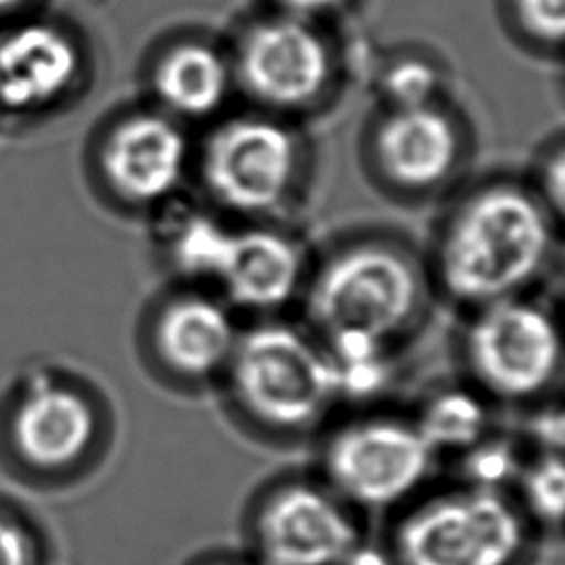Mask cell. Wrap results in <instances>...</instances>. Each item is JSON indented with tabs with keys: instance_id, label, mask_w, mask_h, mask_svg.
Wrapping results in <instances>:
<instances>
[{
	"instance_id": "obj_28",
	"label": "cell",
	"mask_w": 565,
	"mask_h": 565,
	"mask_svg": "<svg viewBox=\"0 0 565 565\" xmlns=\"http://www.w3.org/2000/svg\"><path fill=\"white\" fill-rule=\"evenodd\" d=\"M199 565H256V563H247V561H238V558H212V561H203Z\"/></svg>"
},
{
	"instance_id": "obj_22",
	"label": "cell",
	"mask_w": 565,
	"mask_h": 565,
	"mask_svg": "<svg viewBox=\"0 0 565 565\" xmlns=\"http://www.w3.org/2000/svg\"><path fill=\"white\" fill-rule=\"evenodd\" d=\"M516 24L539 44L558 46L565 33V0H512Z\"/></svg>"
},
{
	"instance_id": "obj_1",
	"label": "cell",
	"mask_w": 565,
	"mask_h": 565,
	"mask_svg": "<svg viewBox=\"0 0 565 565\" xmlns=\"http://www.w3.org/2000/svg\"><path fill=\"white\" fill-rule=\"evenodd\" d=\"M547 205L512 183L470 194L439 238L437 274L459 302L488 305L521 296L552 252Z\"/></svg>"
},
{
	"instance_id": "obj_13",
	"label": "cell",
	"mask_w": 565,
	"mask_h": 565,
	"mask_svg": "<svg viewBox=\"0 0 565 565\" xmlns=\"http://www.w3.org/2000/svg\"><path fill=\"white\" fill-rule=\"evenodd\" d=\"M305 258L298 243L267 227H230L221 243L212 278L234 307L271 311L300 289Z\"/></svg>"
},
{
	"instance_id": "obj_10",
	"label": "cell",
	"mask_w": 565,
	"mask_h": 565,
	"mask_svg": "<svg viewBox=\"0 0 565 565\" xmlns=\"http://www.w3.org/2000/svg\"><path fill=\"white\" fill-rule=\"evenodd\" d=\"M234 79L271 110H300L331 86L335 60L309 20L276 15L252 24L232 64Z\"/></svg>"
},
{
	"instance_id": "obj_9",
	"label": "cell",
	"mask_w": 565,
	"mask_h": 565,
	"mask_svg": "<svg viewBox=\"0 0 565 565\" xmlns=\"http://www.w3.org/2000/svg\"><path fill=\"white\" fill-rule=\"evenodd\" d=\"M249 541L256 565H340L362 532L324 481L287 479L254 503Z\"/></svg>"
},
{
	"instance_id": "obj_20",
	"label": "cell",
	"mask_w": 565,
	"mask_h": 565,
	"mask_svg": "<svg viewBox=\"0 0 565 565\" xmlns=\"http://www.w3.org/2000/svg\"><path fill=\"white\" fill-rule=\"evenodd\" d=\"M439 84V71L419 57L391 62L380 79L388 108H417L435 104Z\"/></svg>"
},
{
	"instance_id": "obj_17",
	"label": "cell",
	"mask_w": 565,
	"mask_h": 565,
	"mask_svg": "<svg viewBox=\"0 0 565 565\" xmlns=\"http://www.w3.org/2000/svg\"><path fill=\"white\" fill-rule=\"evenodd\" d=\"M413 424L435 455H461L488 435V408L475 393L450 388L428 397Z\"/></svg>"
},
{
	"instance_id": "obj_18",
	"label": "cell",
	"mask_w": 565,
	"mask_h": 565,
	"mask_svg": "<svg viewBox=\"0 0 565 565\" xmlns=\"http://www.w3.org/2000/svg\"><path fill=\"white\" fill-rule=\"evenodd\" d=\"M514 488V501L532 527H561L565 497V468L561 452H541L534 461L523 463Z\"/></svg>"
},
{
	"instance_id": "obj_21",
	"label": "cell",
	"mask_w": 565,
	"mask_h": 565,
	"mask_svg": "<svg viewBox=\"0 0 565 565\" xmlns=\"http://www.w3.org/2000/svg\"><path fill=\"white\" fill-rule=\"evenodd\" d=\"M44 539L15 503L0 497V565H44Z\"/></svg>"
},
{
	"instance_id": "obj_27",
	"label": "cell",
	"mask_w": 565,
	"mask_h": 565,
	"mask_svg": "<svg viewBox=\"0 0 565 565\" xmlns=\"http://www.w3.org/2000/svg\"><path fill=\"white\" fill-rule=\"evenodd\" d=\"M31 0H0V15H13L22 7H26Z\"/></svg>"
},
{
	"instance_id": "obj_26",
	"label": "cell",
	"mask_w": 565,
	"mask_h": 565,
	"mask_svg": "<svg viewBox=\"0 0 565 565\" xmlns=\"http://www.w3.org/2000/svg\"><path fill=\"white\" fill-rule=\"evenodd\" d=\"M565 163H563V150L556 148L554 157L547 161L545 170V183H547V203L561 210L563 205V185H565Z\"/></svg>"
},
{
	"instance_id": "obj_16",
	"label": "cell",
	"mask_w": 565,
	"mask_h": 565,
	"mask_svg": "<svg viewBox=\"0 0 565 565\" xmlns=\"http://www.w3.org/2000/svg\"><path fill=\"white\" fill-rule=\"evenodd\" d=\"M232 62L205 42H181L163 51L152 88L170 117L203 119L216 113L232 88Z\"/></svg>"
},
{
	"instance_id": "obj_23",
	"label": "cell",
	"mask_w": 565,
	"mask_h": 565,
	"mask_svg": "<svg viewBox=\"0 0 565 565\" xmlns=\"http://www.w3.org/2000/svg\"><path fill=\"white\" fill-rule=\"evenodd\" d=\"M530 435L541 452H561L563 448V413L558 406L534 413Z\"/></svg>"
},
{
	"instance_id": "obj_6",
	"label": "cell",
	"mask_w": 565,
	"mask_h": 565,
	"mask_svg": "<svg viewBox=\"0 0 565 565\" xmlns=\"http://www.w3.org/2000/svg\"><path fill=\"white\" fill-rule=\"evenodd\" d=\"M435 452L413 422L362 417L338 428L324 446V483L351 508L404 505L430 475Z\"/></svg>"
},
{
	"instance_id": "obj_25",
	"label": "cell",
	"mask_w": 565,
	"mask_h": 565,
	"mask_svg": "<svg viewBox=\"0 0 565 565\" xmlns=\"http://www.w3.org/2000/svg\"><path fill=\"white\" fill-rule=\"evenodd\" d=\"M285 15H294V18H300V20H313L322 13H329L333 11L342 0H276Z\"/></svg>"
},
{
	"instance_id": "obj_11",
	"label": "cell",
	"mask_w": 565,
	"mask_h": 565,
	"mask_svg": "<svg viewBox=\"0 0 565 565\" xmlns=\"http://www.w3.org/2000/svg\"><path fill=\"white\" fill-rule=\"evenodd\" d=\"M97 166L115 196L130 205H154L183 181L188 139L166 113H132L110 126Z\"/></svg>"
},
{
	"instance_id": "obj_5",
	"label": "cell",
	"mask_w": 565,
	"mask_h": 565,
	"mask_svg": "<svg viewBox=\"0 0 565 565\" xmlns=\"http://www.w3.org/2000/svg\"><path fill=\"white\" fill-rule=\"evenodd\" d=\"M97 439L99 417L93 402L68 382L35 377L4 417L2 455L13 477L55 486L86 468Z\"/></svg>"
},
{
	"instance_id": "obj_4",
	"label": "cell",
	"mask_w": 565,
	"mask_h": 565,
	"mask_svg": "<svg viewBox=\"0 0 565 565\" xmlns=\"http://www.w3.org/2000/svg\"><path fill=\"white\" fill-rule=\"evenodd\" d=\"M419 300L415 265L382 243H360L333 254L309 287V313L327 338L360 333L391 344L415 318Z\"/></svg>"
},
{
	"instance_id": "obj_7",
	"label": "cell",
	"mask_w": 565,
	"mask_h": 565,
	"mask_svg": "<svg viewBox=\"0 0 565 565\" xmlns=\"http://www.w3.org/2000/svg\"><path fill=\"white\" fill-rule=\"evenodd\" d=\"M463 351L479 384L510 402L545 393L561 369L556 320L521 296L477 307Z\"/></svg>"
},
{
	"instance_id": "obj_24",
	"label": "cell",
	"mask_w": 565,
	"mask_h": 565,
	"mask_svg": "<svg viewBox=\"0 0 565 565\" xmlns=\"http://www.w3.org/2000/svg\"><path fill=\"white\" fill-rule=\"evenodd\" d=\"M340 565H397L386 545H371L364 539L358 541Z\"/></svg>"
},
{
	"instance_id": "obj_15",
	"label": "cell",
	"mask_w": 565,
	"mask_h": 565,
	"mask_svg": "<svg viewBox=\"0 0 565 565\" xmlns=\"http://www.w3.org/2000/svg\"><path fill=\"white\" fill-rule=\"evenodd\" d=\"M152 340L170 371L185 380H207L227 369L238 331L223 302L181 296L159 311Z\"/></svg>"
},
{
	"instance_id": "obj_2",
	"label": "cell",
	"mask_w": 565,
	"mask_h": 565,
	"mask_svg": "<svg viewBox=\"0 0 565 565\" xmlns=\"http://www.w3.org/2000/svg\"><path fill=\"white\" fill-rule=\"evenodd\" d=\"M530 534L510 492L459 483L411 499L386 547L397 565H521Z\"/></svg>"
},
{
	"instance_id": "obj_8",
	"label": "cell",
	"mask_w": 565,
	"mask_h": 565,
	"mask_svg": "<svg viewBox=\"0 0 565 565\" xmlns=\"http://www.w3.org/2000/svg\"><path fill=\"white\" fill-rule=\"evenodd\" d=\"M300 146L291 128L265 115L218 124L201 152V177L216 203L238 214L280 207L298 177Z\"/></svg>"
},
{
	"instance_id": "obj_14",
	"label": "cell",
	"mask_w": 565,
	"mask_h": 565,
	"mask_svg": "<svg viewBox=\"0 0 565 565\" xmlns=\"http://www.w3.org/2000/svg\"><path fill=\"white\" fill-rule=\"evenodd\" d=\"M455 121L437 106L388 108L373 135V154L386 179L404 190H430L459 161Z\"/></svg>"
},
{
	"instance_id": "obj_3",
	"label": "cell",
	"mask_w": 565,
	"mask_h": 565,
	"mask_svg": "<svg viewBox=\"0 0 565 565\" xmlns=\"http://www.w3.org/2000/svg\"><path fill=\"white\" fill-rule=\"evenodd\" d=\"M225 371L238 406L274 433L311 428L338 399L327 349L282 322L238 333Z\"/></svg>"
},
{
	"instance_id": "obj_19",
	"label": "cell",
	"mask_w": 565,
	"mask_h": 565,
	"mask_svg": "<svg viewBox=\"0 0 565 565\" xmlns=\"http://www.w3.org/2000/svg\"><path fill=\"white\" fill-rule=\"evenodd\" d=\"M523 463L525 461L512 441L486 435L459 455V483L481 490L510 492L521 475Z\"/></svg>"
},
{
	"instance_id": "obj_12",
	"label": "cell",
	"mask_w": 565,
	"mask_h": 565,
	"mask_svg": "<svg viewBox=\"0 0 565 565\" xmlns=\"http://www.w3.org/2000/svg\"><path fill=\"white\" fill-rule=\"evenodd\" d=\"M82 75V51L57 24L22 20L0 31V115L51 110Z\"/></svg>"
}]
</instances>
